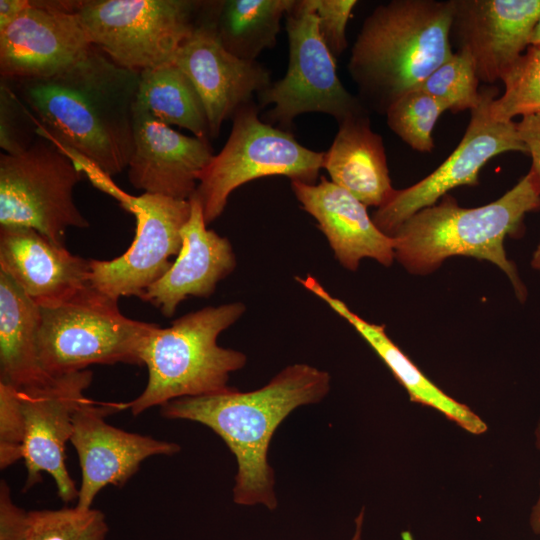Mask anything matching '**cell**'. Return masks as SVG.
I'll return each mask as SVG.
<instances>
[{
  "label": "cell",
  "mask_w": 540,
  "mask_h": 540,
  "mask_svg": "<svg viewBox=\"0 0 540 540\" xmlns=\"http://www.w3.org/2000/svg\"><path fill=\"white\" fill-rule=\"evenodd\" d=\"M323 168L333 183L366 206L379 208L394 191L383 139L371 129L369 114L339 123L332 145L324 152Z\"/></svg>",
  "instance_id": "cell-23"
},
{
  "label": "cell",
  "mask_w": 540,
  "mask_h": 540,
  "mask_svg": "<svg viewBox=\"0 0 540 540\" xmlns=\"http://www.w3.org/2000/svg\"><path fill=\"white\" fill-rule=\"evenodd\" d=\"M108 531L105 515L98 509L31 510L27 540H105Z\"/></svg>",
  "instance_id": "cell-30"
},
{
  "label": "cell",
  "mask_w": 540,
  "mask_h": 540,
  "mask_svg": "<svg viewBox=\"0 0 540 540\" xmlns=\"http://www.w3.org/2000/svg\"><path fill=\"white\" fill-rule=\"evenodd\" d=\"M246 311L242 302L208 306L175 319L169 327L157 325L141 352L148 370L142 393L125 403L132 415L183 397L232 391L230 374L242 369L246 355L217 344L218 336Z\"/></svg>",
  "instance_id": "cell-5"
},
{
  "label": "cell",
  "mask_w": 540,
  "mask_h": 540,
  "mask_svg": "<svg viewBox=\"0 0 540 540\" xmlns=\"http://www.w3.org/2000/svg\"><path fill=\"white\" fill-rule=\"evenodd\" d=\"M285 17L289 64L282 79L257 94L259 108L273 105L265 119L285 130L308 112L328 114L338 123L368 114L338 78L336 59L319 33L313 0H294Z\"/></svg>",
  "instance_id": "cell-10"
},
{
  "label": "cell",
  "mask_w": 540,
  "mask_h": 540,
  "mask_svg": "<svg viewBox=\"0 0 540 540\" xmlns=\"http://www.w3.org/2000/svg\"><path fill=\"white\" fill-rule=\"evenodd\" d=\"M291 187L345 269L356 271L363 258L375 259L384 266L393 263V238L376 226L367 206L347 190L324 177L318 184L291 181Z\"/></svg>",
  "instance_id": "cell-20"
},
{
  "label": "cell",
  "mask_w": 540,
  "mask_h": 540,
  "mask_svg": "<svg viewBox=\"0 0 540 540\" xmlns=\"http://www.w3.org/2000/svg\"><path fill=\"white\" fill-rule=\"evenodd\" d=\"M529 45L540 46V16L530 36Z\"/></svg>",
  "instance_id": "cell-38"
},
{
  "label": "cell",
  "mask_w": 540,
  "mask_h": 540,
  "mask_svg": "<svg viewBox=\"0 0 540 540\" xmlns=\"http://www.w3.org/2000/svg\"><path fill=\"white\" fill-rule=\"evenodd\" d=\"M157 325L124 316L118 300L90 285L66 303L41 308V367L57 377L95 364L143 366V346Z\"/></svg>",
  "instance_id": "cell-6"
},
{
  "label": "cell",
  "mask_w": 540,
  "mask_h": 540,
  "mask_svg": "<svg viewBox=\"0 0 540 540\" xmlns=\"http://www.w3.org/2000/svg\"><path fill=\"white\" fill-rule=\"evenodd\" d=\"M34 116L7 81L0 85V146L6 154L26 151L37 138Z\"/></svg>",
  "instance_id": "cell-31"
},
{
  "label": "cell",
  "mask_w": 540,
  "mask_h": 540,
  "mask_svg": "<svg viewBox=\"0 0 540 540\" xmlns=\"http://www.w3.org/2000/svg\"><path fill=\"white\" fill-rule=\"evenodd\" d=\"M481 100L472 109L468 127L458 146L432 173L404 189H394L389 199L373 215L376 226L392 237L412 215L437 203L459 186L478 185L479 172L487 162L506 152L527 149L514 121H498L491 116L490 105L498 89L480 88Z\"/></svg>",
  "instance_id": "cell-11"
},
{
  "label": "cell",
  "mask_w": 540,
  "mask_h": 540,
  "mask_svg": "<svg viewBox=\"0 0 540 540\" xmlns=\"http://www.w3.org/2000/svg\"><path fill=\"white\" fill-rule=\"evenodd\" d=\"M0 270L40 308L66 303L91 285L90 260L27 227H0Z\"/></svg>",
  "instance_id": "cell-19"
},
{
  "label": "cell",
  "mask_w": 540,
  "mask_h": 540,
  "mask_svg": "<svg viewBox=\"0 0 540 540\" xmlns=\"http://www.w3.org/2000/svg\"><path fill=\"white\" fill-rule=\"evenodd\" d=\"M41 308L0 270V383L17 389L48 383L38 355Z\"/></svg>",
  "instance_id": "cell-24"
},
{
  "label": "cell",
  "mask_w": 540,
  "mask_h": 540,
  "mask_svg": "<svg viewBox=\"0 0 540 540\" xmlns=\"http://www.w3.org/2000/svg\"><path fill=\"white\" fill-rule=\"evenodd\" d=\"M123 207L136 218L132 244L112 260H90L91 285L116 300L140 298L170 269V257L181 250V230L191 213L190 200L150 193L129 196Z\"/></svg>",
  "instance_id": "cell-12"
},
{
  "label": "cell",
  "mask_w": 540,
  "mask_h": 540,
  "mask_svg": "<svg viewBox=\"0 0 540 540\" xmlns=\"http://www.w3.org/2000/svg\"><path fill=\"white\" fill-rule=\"evenodd\" d=\"M195 87L209 123L210 138L219 135L223 122L233 118L272 83L270 71L256 61L228 52L221 44L203 2L198 22L173 60Z\"/></svg>",
  "instance_id": "cell-15"
},
{
  "label": "cell",
  "mask_w": 540,
  "mask_h": 540,
  "mask_svg": "<svg viewBox=\"0 0 540 540\" xmlns=\"http://www.w3.org/2000/svg\"><path fill=\"white\" fill-rule=\"evenodd\" d=\"M25 417L19 390L0 383V468L4 470L23 459Z\"/></svg>",
  "instance_id": "cell-32"
},
{
  "label": "cell",
  "mask_w": 540,
  "mask_h": 540,
  "mask_svg": "<svg viewBox=\"0 0 540 540\" xmlns=\"http://www.w3.org/2000/svg\"><path fill=\"white\" fill-rule=\"evenodd\" d=\"M253 101L233 116L231 133L201 173L194 196L206 225L224 211L230 194L241 185L266 176L316 184L324 152L301 145L289 131L261 121Z\"/></svg>",
  "instance_id": "cell-7"
},
{
  "label": "cell",
  "mask_w": 540,
  "mask_h": 540,
  "mask_svg": "<svg viewBox=\"0 0 540 540\" xmlns=\"http://www.w3.org/2000/svg\"><path fill=\"white\" fill-rule=\"evenodd\" d=\"M81 168L59 146L38 135L16 155L0 156V227L34 229L64 245L68 228H87L73 199Z\"/></svg>",
  "instance_id": "cell-9"
},
{
  "label": "cell",
  "mask_w": 540,
  "mask_h": 540,
  "mask_svg": "<svg viewBox=\"0 0 540 540\" xmlns=\"http://www.w3.org/2000/svg\"><path fill=\"white\" fill-rule=\"evenodd\" d=\"M191 213L181 230L182 247L170 269L141 296L172 317L188 296L208 297L236 267L230 241L207 229L200 202L192 196Z\"/></svg>",
  "instance_id": "cell-21"
},
{
  "label": "cell",
  "mask_w": 540,
  "mask_h": 540,
  "mask_svg": "<svg viewBox=\"0 0 540 540\" xmlns=\"http://www.w3.org/2000/svg\"><path fill=\"white\" fill-rule=\"evenodd\" d=\"M329 390L328 372L297 363L257 390L178 398L162 405L161 415L197 422L214 431L237 461L234 502L274 510L278 503L268 462L272 436L293 410L320 402Z\"/></svg>",
  "instance_id": "cell-2"
},
{
  "label": "cell",
  "mask_w": 540,
  "mask_h": 540,
  "mask_svg": "<svg viewBox=\"0 0 540 540\" xmlns=\"http://www.w3.org/2000/svg\"><path fill=\"white\" fill-rule=\"evenodd\" d=\"M139 73L93 46L53 77L7 82L34 116L37 135L53 141L95 183L128 168Z\"/></svg>",
  "instance_id": "cell-1"
},
{
  "label": "cell",
  "mask_w": 540,
  "mask_h": 540,
  "mask_svg": "<svg viewBox=\"0 0 540 540\" xmlns=\"http://www.w3.org/2000/svg\"><path fill=\"white\" fill-rule=\"evenodd\" d=\"M536 446L540 450V421L535 430ZM530 526L536 535H540V496L532 508L530 515Z\"/></svg>",
  "instance_id": "cell-36"
},
{
  "label": "cell",
  "mask_w": 540,
  "mask_h": 540,
  "mask_svg": "<svg viewBox=\"0 0 540 540\" xmlns=\"http://www.w3.org/2000/svg\"><path fill=\"white\" fill-rule=\"evenodd\" d=\"M79 1H30L0 29V74L6 81L60 74L93 47L76 14Z\"/></svg>",
  "instance_id": "cell-13"
},
{
  "label": "cell",
  "mask_w": 540,
  "mask_h": 540,
  "mask_svg": "<svg viewBox=\"0 0 540 540\" xmlns=\"http://www.w3.org/2000/svg\"><path fill=\"white\" fill-rule=\"evenodd\" d=\"M364 521V509L360 511L355 519V532L351 540H362V526Z\"/></svg>",
  "instance_id": "cell-37"
},
{
  "label": "cell",
  "mask_w": 540,
  "mask_h": 540,
  "mask_svg": "<svg viewBox=\"0 0 540 540\" xmlns=\"http://www.w3.org/2000/svg\"><path fill=\"white\" fill-rule=\"evenodd\" d=\"M500 80L505 90L491 102L494 119L508 122L516 116L540 113V46L529 45Z\"/></svg>",
  "instance_id": "cell-27"
},
{
  "label": "cell",
  "mask_w": 540,
  "mask_h": 540,
  "mask_svg": "<svg viewBox=\"0 0 540 540\" xmlns=\"http://www.w3.org/2000/svg\"><path fill=\"white\" fill-rule=\"evenodd\" d=\"M450 40L473 59L479 81L492 84L525 52L540 0H452Z\"/></svg>",
  "instance_id": "cell-17"
},
{
  "label": "cell",
  "mask_w": 540,
  "mask_h": 540,
  "mask_svg": "<svg viewBox=\"0 0 540 540\" xmlns=\"http://www.w3.org/2000/svg\"><path fill=\"white\" fill-rule=\"evenodd\" d=\"M124 404L95 405L88 399L76 411L70 439L81 468L76 505L92 508L97 494L106 486H124L141 463L153 456H172L181 449L174 442L128 432L110 425L105 417Z\"/></svg>",
  "instance_id": "cell-16"
},
{
  "label": "cell",
  "mask_w": 540,
  "mask_h": 540,
  "mask_svg": "<svg viewBox=\"0 0 540 540\" xmlns=\"http://www.w3.org/2000/svg\"><path fill=\"white\" fill-rule=\"evenodd\" d=\"M135 103L167 125H177L194 136L210 138L202 101L188 77L173 62L139 73Z\"/></svg>",
  "instance_id": "cell-26"
},
{
  "label": "cell",
  "mask_w": 540,
  "mask_h": 540,
  "mask_svg": "<svg viewBox=\"0 0 540 540\" xmlns=\"http://www.w3.org/2000/svg\"><path fill=\"white\" fill-rule=\"evenodd\" d=\"M93 379L86 369L53 377L48 383L18 389L25 417L26 435L23 460L26 467L24 491L48 473L55 481L59 498L69 503L78 489L65 465V445L73 433V418L88 400L84 395Z\"/></svg>",
  "instance_id": "cell-14"
},
{
  "label": "cell",
  "mask_w": 540,
  "mask_h": 540,
  "mask_svg": "<svg viewBox=\"0 0 540 540\" xmlns=\"http://www.w3.org/2000/svg\"><path fill=\"white\" fill-rule=\"evenodd\" d=\"M30 511L17 506L5 480L0 482V540H27Z\"/></svg>",
  "instance_id": "cell-34"
},
{
  "label": "cell",
  "mask_w": 540,
  "mask_h": 540,
  "mask_svg": "<svg viewBox=\"0 0 540 540\" xmlns=\"http://www.w3.org/2000/svg\"><path fill=\"white\" fill-rule=\"evenodd\" d=\"M28 0L0 1V29L14 21L29 6Z\"/></svg>",
  "instance_id": "cell-35"
},
{
  "label": "cell",
  "mask_w": 540,
  "mask_h": 540,
  "mask_svg": "<svg viewBox=\"0 0 540 540\" xmlns=\"http://www.w3.org/2000/svg\"><path fill=\"white\" fill-rule=\"evenodd\" d=\"M479 78L471 56L464 50L435 69L417 88L425 91L452 113L474 109L481 100Z\"/></svg>",
  "instance_id": "cell-29"
},
{
  "label": "cell",
  "mask_w": 540,
  "mask_h": 540,
  "mask_svg": "<svg viewBox=\"0 0 540 540\" xmlns=\"http://www.w3.org/2000/svg\"><path fill=\"white\" fill-rule=\"evenodd\" d=\"M203 2L89 0L79 2L76 14L93 46L119 66L141 72L172 62Z\"/></svg>",
  "instance_id": "cell-8"
},
{
  "label": "cell",
  "mask_w": 540,
  "mask_h": 540,
  "mask_svg": "<svg viewBox=\"0 0 540 540\" xmlns=\"http://www.w3.org/2000/svg\"><path fill=\"white\" fill-rule=\"evenodd\" d=\"M128 179L144 193L189 200L213 158L209 140L186 136L134 104Z\"/></svg>",
  "instance_id": "cell-18"
},
{
  "label": "cell",
  "mask_w": 540,
  "mask_h": 540,
  "mask_svg": "<svg viewBox=\"0 0 540 540\" xmlns=\"http://www.w3.org/2000/svg\"><path fill=\"white\" fill-rule=\"evenodd\" d=\"M540 209V179L530 171L496 201L460 207L445 195L408 218L392 236L395 258L411 273L428 274L452 256L497 265L510 279L519 300L527 291L507 256L504 241L523 230L524 216Z\"/></svg>",
  "instance_id": "cell-4"
},
{
  "label": "cell",
  "mask_w": 540,
  "mask_h": 540,
  "mask_svg": "<svg viewBox=\"0 0 540 540\" xmlns=\"http://www.w3.org/2000/svg\"><path fill=\"white\" fill-rule=\"evenodd\" d=\"M452 9V0H392L364 20L347 67L367 110L385 114L453 55Z\"/></svg>",
  "instance_id": "cell-3"
},
{
  "label": "cell",
  "mask_w": 540,
  "mask_h": 540,
  "mask_svg": "<svg viewBox=\"0 0 540 540\" xmlns=\"http://www.w3.org/2000/svg\"><path fill=\"white\" fill-rule=\"evenodd\" d=\"M295 279L357 330L406 389L412 402L441 412L469 433L479 435L487 430L486 423L467 405L444 393L418 369L388 337L384 325L370 323L361 318L342 300L332 296L311 274H307L305 278L296 276Z\"/></svg>",
  "instance_id": "cell-22"
},
{
  "label": "cell",
  "mask_w": 540,
  "mask_h": 540,
  "mask_svg": "<svg viewBox=\"0 0 540 540\" xmlns=\"http://www.w3.org/2000/svg\"><path fill=\"white\" fill-rule=\"evenodd\" d=\"M445 107L425 91L415 88L402 95L386 111L388 127L413 150L434 149L433 130Z\"/></svg>",
  "instance_id": "cell-28"
},
{
  "label": "cell",
  "mask_w": 540,
  "mask_h": 540,
  "mask_svg": "<svg viewBox=\"0 0 540 540\" xmlns=\"http://www.w3.org/2000/svg\"><path fill=\"white\" fill-rule=\"evenodd\" d=\"M294 0L206 1L223 47L236 57L255 61L260 53L275 46L281 19Z\"/></svg>",
  "instance_id": "cell-25"
},
{
  "label": "cell",
  "mask_w": 540,
  "mask_h": 540,
  "mask_svg": "<svg viewBox=\"0 0 540 540\" xmlns=\"http://www.w3.org/2000/svg\"><path fill=\"white\" fill-rule=\"evenodd\" d=\"M319 33L335 59L346 50V26L356 0H313Z\"/></svg>",
  "instance_id": "cell-33"
},
{
  "label": "cell",
  "mask_w": 540,
  "mask_h": 540,
  "mask_svg": "<svg viewBox=\"0 0 540 540\" xmlns=\"http://www.w3.org/2000/svg\"><path fill=\"white\" fill-rule=\"evenodd\" d=\"M403 539L404 540H413V538L411 537V535L408 532L403 534Z\"/></svg>",
  "instance_id": "cell-39"
}]
</instances>
